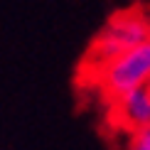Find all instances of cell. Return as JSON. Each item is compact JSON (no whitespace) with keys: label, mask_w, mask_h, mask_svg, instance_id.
<instances>
[{"label":"cell","mask_w":150,"mask_h":150,"mask_svg":"<svg viewBox=\"0 0 150 150\" xmlns=\"http://www.w3.org/2000/svg\"><path fill=\"white\" fill-rule=\"evenodd\" d=\"M123 150H150V130L140 128V130H128V140Z\"/></svg>","instance_id":"277c9868"},{"label":"cell","mask_w":150,"mask_h":150,"mask_svg":"<svg viewBox=\"0 0 150 150\" xmlns=\"http://www.w3.org/2000/svg\"><path fill=\"white\" fill-rule=\"evenodd\" d=\"M148 76H150V42H143V45L123 52L121 57L111 59L108 64H103L91 76V81L98 84L106 101L113 103L116 98L126 96L140 86H148Z\"/></svg>","instance_id":"7a4b0ae2"},{"label":"cell","mask_w":150,"mask_h":150,"mask_svg":"<svg viewBox=\"0 0 150 150\" xmlns=\"http://www.w3.org/2000/svg\"><path fill=\"white\" fill-rule=\"evenodd\" d=\"M143 42H148V12L140 5L116 12L103 25L101 32L91 40V45L84 54L81 69L86 71V79H91L111 59L121 57L123 52L143 45Z\"/></svg>","instance_id":"6da1fadb"},{"label":"cell","mask_w":150,"mask_h":150,"mask_svg":"<svg viewBox=\"0 0 150 150\" xmlns=\"http://www.w3.org/2000/svg\"><path fill=\"white\" fill-rule=\"evenodd\" d=\"M111 121L118 130H140L150 123V91L148 86L126 93L111 103Z\"/></svg>","instance_id":"3957f363"}]
</instances>
